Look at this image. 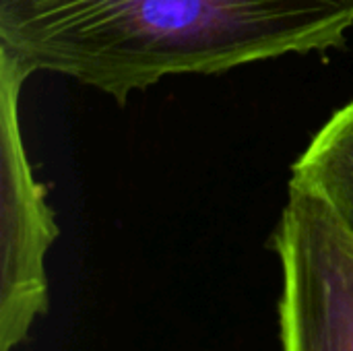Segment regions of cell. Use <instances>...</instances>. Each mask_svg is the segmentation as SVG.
Here are the masks:
<instances>
[{
  "mask_svg": "<svg viewBox=\"0 0 353 351\" xmlns=\"http://www.w3.org/2000/svg\"><path fill=\"white\" fill-rule=\"evenodd\" d=\"M271 246L281 351H353L352 228L321 194L290 184Z\"/></svg>",
  "mask_w": 353,
  "mask_h": 351,
  "instance_id": "cell-2",
  "label": "cell"
},
{
  "mask_svg": "<svg viewBox=\"0 0 353 351\" xmlns=\"http://www.w3.org/2000/svg\"><path fill=\"white\" fill-rule=\"evenodd\" d=\"M31 74L0 50V351L23 345L48 312L46 257L60 234L23 143L19 97Z\"/></svg>",
  "mask_w": 353,
  "mask_h": 351,
  "instance_id": "cell-3",
  "label": "cell"
},
{
  "mask_svg": "<svg viewBox=\"0 0 353 351\" xmlns=\"http://www.w3.org/2000/svg\"><path fill=\"white\" fill-rule=\"evenodd\" d=\"M290 184L321 194L353 230V101L312 137L292 166Z\"/></svg>",
  "mask_w": 353,
  "mask_h": 351,
  "instance_id": "cell-4",
  "label": "cell"
},
{
  "mask_svg": "<svg viewBox=\"0 0 353 351\" xmlns=\"http://www.w3.org/2000/svg\"><path fill=\"white\" fill-rule=\"evenodd\" d=\"M353 0H0V50L120 106L178 74L343 48Z\"/></svg>",
  "mask_w": 353,
  "mask_h": 351,
  "instance_id": "cell-1",
  "label": "cell"
}]
</instances>
